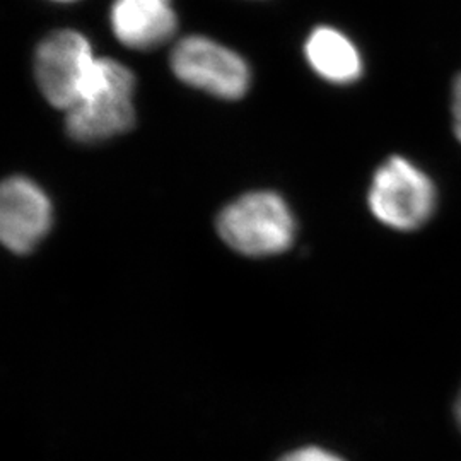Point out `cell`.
I'll list each match as a JSON object with an SVG mask.
<instances>
[{
    "label": "cell",
    "mask_w": 461,
    "mask_h": 461,
    "mask_svg": "<svg viewBox=\"0 0 461 461\" xmlns=\"http://www.w3.org/2000/svg\"><path fill=\"white\" fill-rule=\"evenodd\" d=\"M451 115H453V131L461 142V74L453 84V98H451Z\"/></svg>",
    "instance_id": "30bf717a"
},
{
    "label": "cell",
    "mask_w": 461,
    "mask_h": 461,
    "mask_svg": "<svg viewBox=\"0 0 461 461\" xmlns=\"http://www.w3.org/2000/svg\"><path fill=\"white\" fill-rule=\"evenodd\" d=\"M304 55L314 74L327 83L347 86L363 76L361 51L347 34L320 26L312 32L304 45Z\"/></svg>",
    "instance_id": "ba28073f"
},
{
    "label": "cell",
    "mask_w": 461,
    "mask_h": 461,
    "mask_svg": "<svg viewBox=\"0 0 461 461\" xmlns=\"http://www.w3.org/2000/svg\"><path fill=\"white\" fill-rule=\"evenodd\" d=\"M50 2H55V4H74L77 0H50Z\"/></svg>",
    "instance_id": "7c38bea8"
},
{
    "label": "cell",
    "mask_w": 461,
    "mask_h": 461,
    "mask_svg": "<svg viewBox=\"0 0 461 461\" xmlns=\"http://www.w3.org/2000/svg\"><path fill=\"white\" fill-rule=\"evenodd\" d=\"M96 64L87 36L76 30H57L36 47L34 79L51 106L68 112L83 98Z\"/></svg>",
    "instance_id": "277c9868"
},
{
    "label": "cell",
    "mask_w": 461,
    "mask_h": 461,
    "mask_svg": "<svg viewBox=\"0 0 461 461\" xmlns=\"http://www.w3.org/2000/svg\"><path fill=\"white\" fill-rule=\"evenodd\" d=\"M367 203L381 224L409 232L426 226L434 215L438 190L424 169L403 156H392L376 169Z\"/></svg>",
    "instance_id": "3957f363"
},
{
    "label": "cell",
    "mask_w": 461,
    "mask_h": 461,
    "mask_svg": "<svg viewBox=\"0 0 461 461\" xmlns=\"http://www.w3.org/2000/svg\"><path fill=\"white\" fill-rule=\"evenodd\" d=\"M110 28L127 49L156 50L176 33L178 13L173 0H113Z\"/></svg>",
    "instance_id": "52a82bcc"
},
{
    "label": "cell",
    "mask_w": 461,
    "mask_h": 461,
    "mask_svg": "<svg viewBox=\"0 0 461 461\" xmlns=\"http://www.w3.org/2000/svg\"><path fill=\"white\" fill-rule=\"evenodd\" d=\"M296 217L276 192L258 190L236 198L219 214L222 241L247 257H272L293 247Z\"/></svg>",
    "instance_id": "7a4b0ae2"
},
{
    "label": "cell",
    "mask_w": 461,
    "mask_h": 461,
    "mask_svg": "<svg viewBox=\"0 0 461 461\" xmlns=\"http://www.w3.org/2000/svg\"><path fill=\"white\" fill-rule=\"evenodd\" d=\"M169 66L183 84L226 101L241 99L251 86V68L234 50L209 36L182 38L171 51Z\"/></svg>",
    "instance_id": "5b68a950"
},
{
    "label": "cell",
    "mask_w": 461,
    "mask_h": 461,
    "mask_svg": "<svg viewBox=\"0 0 461 461\" xmlns=\"http://www.w3.org/2000/svg\"><path fill=\"white\" fill-rule=\"evenodd\" d=\"M51 203L41 186L13 176L0 182V243L14 253H30L51 228Z\"/></svg>",
    "instance_id": "8992f818"
},
{
    "label": "cell",
    "mask_w": 461,
    "mask_h": 461,
    "mask_svg": "<svg viewBox=\"0 0 461 461\" xmlns=\"http://www.w3.org/2000/svg\"><path fill=\"white\" fill-rule=\"evenodd\" d=\"M137 81L129 67L98 59L81 101L67 113V132L83 144H96L129 132L135 123Z\"/></svg>",
    "instance_id": "6da1fadb"
},
{
    "label": "cell",
    "mask_w": 461,
    "mask_h": 461,
    "mask_svg": "<svg viewBox=\"0 0 461 461\" xmlns=\"http://www.w3.org/2000/svg\"><path fill=\"white\" fill-rule=\"evenodd\" d=\"M455 419H456V424H458L461 430V390L458 396H456V400H455Z\"/></svg>",
    "instance_id": "8fae6325"
},
{
    "label": "cell",
    "mask_w": 461,
    "mask_h": 461,
    "mask_svg": "<svg viewBox=\"0 0 461 461\" xmlns=\"http://www.w3.org/2000/svg\"><path fill=\"white\" fill-rule=\"evenodd\" d=\"M279 461H346L333 451L320 446H303L289 451Z\"/></svg>",
    "instance_id": "9c48e42d"
}]
</instances>
